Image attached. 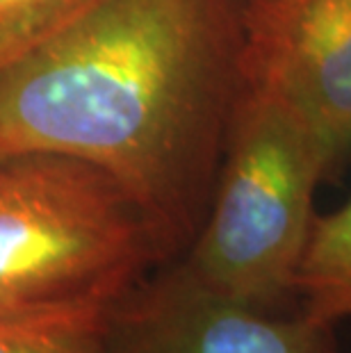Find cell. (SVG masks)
Listing matches in <instances>:
<instances>
[{"label": "cell", "mask_w": 351, "mask_h": 353, "mask_svg": "<svg viewBox=\"0 0 351 353\" xmlns=\"http://www.w3.org/2000/svg\"><path fill=\"white\" fill-rule=\"evenodd\" d=\"M242 89V0H94L0 69V153L106 171L171 255L208 212Z\"/></svg>", "instance_id": "obj_1"}, {"label": "cell", "mask_w": 351, "mask_h": 353, "mask_svg": "<svg viewBox=\"0 0 351 353\" xmlns=\"http://www.w3.org/2000/svg\"><path fill=\"white\" fill-rule=\"evenodd\" d=\"M301 310L335 324L351 317V196L338 210L317 214L294 276Z\"/></svg>", "instance_id": "obj_6"}, {"label": "cell", "mask_w": 351, "mask_h": 353, "mask_svg": "<svg viewBox=\"0 0 351 353\" xmlns=\"http://www.w3.org/2000/svg\"><path fill=\"white\" fill-rule=\"evenodd\" d=\"M158 230L106 171L0 153V317L114 310L167 260Z\"/></svg>", "instance_id": "obj_2"}, {"label": "cell", "mask_w": 351, "mask_h": 353, "mask_svg": "<svg viewBox=\"0 0 351 353\" xmlns=\"http://www.w3.org/2000/svg\"><path fill=\"white\" fill-rule=\"evenodd\" d=\"M331 328L217 294L176 265L119 303L108 353H333Z\"/></svg>", "instance_id": "obj_4"}, {"label": "cell", "mask_w": 351, "mask_h": 353, "mask_svg": "<svg viewBox=\"0 0 351 353\" xmlns=\"http://www.w3.org/2000/svg\"><path fill=\"white\" fill-rule=\"evenodd\" d=\"M244 80L308 114L342 160L351 151V0H242Z\"/></svg>", "instance_id": "obj_5"}, {"label": "cell", "mask_w": 351, "mask_h": 353, "mask_svg": "<svg viewBox=\"0 0 351 353\" xmlns=\"http://www.w3.org/2000/svg\"><path fill=\"white\" fill-rule=\"evenodd\" d=\"M338 162L299 105L244 80L210 205L181 267L217 294L281 310L294 296L317 187Z\"/></svg>", "instance_id": "obj_3"}, {"label": "cell", "mask_w": 351, "mask_h": 353, "mask_svg": "<svg viewBox=\"0 0 351 353\" xmlns=\"http://www.w3.org/2000/svg\"><path fill=\"white\" fill-rule=\"evenodd\" d=\"M94 0H0V69L62 30Z\"/></svg>", "instance_id": "obj_8"}, {"label": "cell", "mask_w": 351, "mask_h": 353, "mask_svg": "<svg viewBox=\"0 0 351 353\" xmlns=\"http://www.w3.org/2000/svg\"><path fill=\"white\" fill-rule=\"evenodd\" d=\"M114 310L0 317V353H108Z\"/></svg>", "instance_id": "obj_7"}]
</instances>
